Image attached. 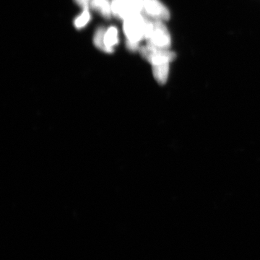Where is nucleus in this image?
Returning <instances> with one entry per match:
<instances>
[{"label":"nucleus","mask_w":260,"mask_h":260,"mask_svg":"<svg viewBox=\"0 0 260 260\" xmlns=\"http://www.w3.org/2000/svg\"><path fill=\"white\" fill-rule=\"evenodd\" d=\"M145 39L148 44L161 49H169L172 44V39L169 30L162 21L149 20L145 24Z\"/></svg>","instance_id":"2"},{"label":"nucleus","mask_w":260,"mask_h":260,"mask_svg":"<svg viewBox=\"0 0 260 260\" xmlns=\"http://www.w3.org/2000/svg\"><path fill=\"white\" fill-rule=\"evenodd\" d=\"M90 7L105 18L112 16V2L110 0H91Z\"/></svg>","instance_id":"6"},{"label":"nucleus","mask_w":260,"mask_h":260,"mask_svg":"<svg viewBox=\"0 0 260 260\" xmlns=\"http://www.w3.org/2000/svg\"><path fill=\"white\" fill-rule=\"evenodd\" d=\"M106 29L104 27H99L95 30V34H94L93 37V43L94 45L104 52L107 53H112V51L109 50L107 47H106L105 44H104V35H105Z\"/></svg>","instance_id":"9"},{"label":"nucleus","mask_w":260,"mask_h":260,"mask_svg":"<svg viewBox=\"0 0 260 260\" xmlns=\"http://www.w3.org/2000/svg\"><path fill=\"white\" fill-rule=\"evenodd\" d=\"M119 43L118 38V30L116 27H110L106 30L104 35V44L112 52L114 51V47L117 45Z\"/></svg>","instance_id":"8"},{"label":"nucleus","mask_w":260,"mask_h":260,"mask_svg":"<svg viewBox=\"0 0 260 260\" xmlns=\"http://www.w3.org/2000/svg\"><path fill=\"white\" fill-rule=\"evenodd\" d=\"M169 65L170 64H162L152 66L154 78L160 85H164L167 81L169 73Z\"/></svg>","instance_id":"7"},{"label":"nucleus","mask_w":260,"mask_h":260,"mask_svg":"<svg viewBox=\"0 0 260 260\" xmlns=\"http://www.w3.org/2000/svg\"><path fill=\"white\" fill-rule=\"evenodd\" d=\"M77 5H79L83 10L89 9L91 0H74Z\"/></svg>","instance_id":"12"},{"label":"nucleus","mask_w":260,"mask_h":260,"mask_svg":"<svg viewBox=\"0 0 260 260\" xmlns=\"http://www.w3.org/2000/svg\"><path fill=\"white\" fill-rule=\"evenodd\" d=\"M143 12L153 20L166 21L170 18V12L159 0H144Z\"/></svg>","instance_id":"4"},{"label":"nucleus","mask_w":260,"mask_h":260,"mask_svg":"<svg viewBox=\"0 0 260 260\" xmlns=\"http://www.w3.org/2000/svg\"><path fill=\"white\" fill-rule=\"evenodd\" d=\"M134 14L143 13V6H144V0H128Z\"/></svg>","instance_id":"11"},{"label":"nucleus","mask_w":260,"mask_h":260,"mask_svg":"<svg viewBox=\"0 0 260 260\" xmlns=\"http://www.w3.org/2000/svg\"><path fill=\"white\" fill-rule=\"evenodd\" d=\"M90 20V15L89 13V9L83 10L82 14H80L78 18L75 19V26L78 29L83 28L88 23Z\"/></svg>","instance_id":"10"},{"label":"nucleus","mask_w":260,"mask_h":260,"mask_svg":"<svg viewBox=\"0 0 260 260\" xmlns=\"http://www.w3.org/2000/svg\"><path fill=\"white\" fill-rule=\"evenodd\" d=\"M139 51L141 56L152 66L170 64L176 58L175 53L169 50V49H161L148 43L146 45L140 47Z\"/></svg>","instance_id":"3"},{"label":"nucleus","mask_w":260,"mask_h":260,"mask_svg":"<svg viewBox=\"0 0 260 260\" xmlns=\"http://www.w3.org/2000/svg\"><path fill=\"white\" fill-rule=\"evenodd\" d=\"M146 20L144 15L138 13L130 15L124 20L123 28L126 38V46L129 51L140 50V43L145 39Z\"/></svg>","instance_id":"1"},{"label":"nucleus","mask_w":260,"mask_h":260,"mask_svg":"<svg viewBox=\"0 0 260 260\" xmlns=\"http://www.w3.org/2000/svg\"><path fill=\"white\" fill-rule=\"evenodd\" d=\"M112 12L116 18L123 20L134 14L128 0H112Z\"/></svg>","instance_id":"5"}]
</instances>
